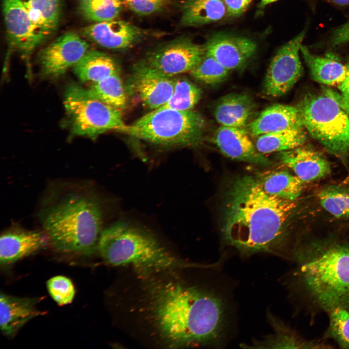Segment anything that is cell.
Instances as JSON below:
<instances>
[{"instance_id":"41","label":"cell","mask_w":349,"mask_h":349,"mask_svg":"<svg viewBox=\"0 0 349 349\" xmlns=\"http://www.w3.org/2000/svg\"><path fill=\"white\" fill-rule=\"evenodd\" d=\"M340 6H349V0H325Z\"/></svg>"},{"instance_id":"38","label":"cell","mask_w":349,"mask_h":349,"mask_svg":"<svg viewBox=\"0 0 349 349\" xmlns=\"http://www.w3.org/2000/svg\"><path fill=\"white\" fill-rule=\"evenodd\" d=\"M229 16H237L242 14L252 0H223Z\"/></svg>"},{"instance_id":"26","label":"cell","mask_w":349,"mask_h":349,"mask_svg":"<svg viewBox=\"0 0 349 349\" xmlns=\"http://www.w3.org/2000/svg\"><path fill=\"white\" fill-rule=\"evenodd\" d=\"M256 138L254 144L257 150L265 155L302 146L306 140V134L304 128L273 132Z\"/></svg>"},{"instance_id":"28","label":"cell","mask_w":349,"mask_h":349,"mask_svg":"<svg viewBox=\"0 0 349 349\" xmlns=\"http://www.w3.org/2000/svg\"><path fill=\"white\" fill-rule=\"evenodd\" d=\"M88 90L95 97L113 108L121 111L127 106L128 97L119 73L93 83Z\"/></svg>"},{"instance_id":"36","label":"cell","mask_w":349,"mask_h":349,"mask_svg":"<svg viewBox=\"0 0 349 349\" xmlns=\"http://www.w3.org/2000/svg\"><path fill=\"white\" fill-rule=\"evenodd\" d=\"M169 0H126L130 10L139 16H148L160 11Z\"/></svg>"},{"instance_id":"24","label":"cell","mask_w":349,"mask_h":349,"mask_svg":"<svg viewBox=\"0 0 349 349\" xmlns=\"http://www.w3.org/2000/svg\"><path fill=\"white\" fill-rule=\"evenodd\" d=\"M73 71L82 82H98L119 73L115 60L105 53L88 50L73 66Z\"/></svg>"},{"instance_id":"18","label":"cell","mask_w":349,"mask_h":349,"mask_svg":"<svg viewBox=\"0 0 349 349\" xmlns=\"http://www.w3.org/2000/svg\"><path fill=\"white\" fill-rule=\"evenodd\" d=\"M304 128L297 107L280 104L265 109L246 127L250 136L254 138L273 132Z\"/></svg>"},{"instance_id":"19","label":"cell","mask_w":349,"mask_h":349,"mask_svg":"<svg viewBox=\"0 0 349 349\" xmlns=\"http://www.w3.org/2000/svg\"><path fill=\"white\" fill-rule=\"evenodd\" d=\"M280 161L303 182L323 178L331 172L329 161L313 149L302 147L278 153Z\"/></svg>"},{"instance_id":"30","label":"cell","mask_w":349,"mask_h":349,"mask_svg":"<svg viewBox=\"0 0 349 349\" xmlns=\"http://www.w3.org/2000/svg\"><path fill=\"white\" fill-rule=\"evenodd\" d=\"M202 95L201 89L188 79H175L172 95L167 102L157 109L191 110L200 100Z\"/></svg>"},{"instance_id":"31","label":"cell","mask_w":349,"mask_h":349,"mask_svg":"<svg viewBox=\"0 0 349 349\" xmlns=\"http://www.w3.org/2000/svg\"><path fill=\"white\" fill-rule=\"evenodd\" d=\"M123 0H79V9L87 19L99 22L116 19L123 9Z\"/></svg>"},{"instance_id":"11","label":"cell","mask_w":349,"mask_h":349,"mask_svg":"<svg viewBox=\"0 0 349 349\" xmlns=\"http://www.w3.org/2000/svg\"><path fill=\"white\" fill-rule=\"evenodd\" d=\"M4 22L12 47L27 62L35 49L46 38L32 21L22 0H2Z\"/></svg>"},{"instance_id":"14","label":"cell","mask_w":349,"mask_h":349,"mask_svg":"<svg viewBox=\"0 0 349 349\" xmlns=\"http://www.w3.org/2000/svg\"><path fill=\"white\" fill-rule=\"evenodd\" d=\"M214 141L221 152L232 159L259 166L271 164L257 150L246 128L221 126L215 132Z\"/></svg>"},{"instance_id":"37","label":"cell","mask_w":349,"mask_h":349,"mask_svg":"<svg viewBox=\"0 0 349 349\" xmlns=\"http://www.w3.org/2000/svg\"><path fill=\"white\" fill-rule=\"evenodd\" d=\"M329 43L333 47L349 43V21L333 32L330 38Z\"/></svg>"},{"instance_id":"4","label":"cell","mask_w":349,"mask_h":349,"mask_svg":"<svg viewBox=\"0 0 349 349\" xmlns=\"http://www.w3.org/2000/svg\"><path fill=\"white\" fill-rule=\"evenodd\" d=\"M97 251L110 265L129 266L145 272L204 266L176 258L151 233L125 221L117 222L103 230Z\"/></svg>"},{"instance_id":"27","label":"cell","mask_w":349,"mask_h":349,"mask_svg":"<svg viewBox=\"0 0 349 349\" xmlns=\"http://www.w3.org/2000/svg\"><path fill=\"white\" fill-rule=\"evenodd\" d=\"M33 23L47 37L59 20L60 0H22Z\"/></svg>"},{"instance_id":"7","label":"cell","mask_w":349,"mask_h":349,"mask_svg":"<svg viewBox=\"0 0 349 349\" xmlns=\"http://www.w3.org/2000/svg\"><path fill=\"white\" fill-rule=\"evenodd\" d=\"M304 127L327 150L337 155L349 151V116L323 91L306 95L297 106Z\"/></svg>"},{"instance_id":"1","label":"cell","mask_w":349,"mask_h":349,"mask_svg":"<svg viewBox=\"0 0 349 349\" xmlns=\"http://www.w3.org/2000/svg\"><path fill=\"white\" fill-rule=\"evenodd\" d=\"M224 198L221 226L227 244L244 256L280 254L285 228L297 206L295 200L267 193L251 175L235 179Z\"/></svg>"},{"instance_id":"25","label":"cell","mask_w":349,"mask_h":349,"mask_svg":"<svg viewBox=\"0 0 349 349\" xmlns=\"http://www.w3.org/2000/svg\"><path fill=\"white\" fill-rule=\"evenodd\" d=\"M255 178L267 193L288 200H296L303 187L304 182L295 174L283 170L259 173Z\"/></svg>"},{"instance_id":"8","label":"cell","mask_w":349,"mask_h":349,"mask_svg":"<svg viewBox=\"0 0 349 349\" xmlns=\"http://www.w3.org/2000/svg\"><path fill=\"white\" fill-rule=\"evenodd\" d=\"M63 105L72 133L92 140L124 127L121 111L93 96L88 89L73 83L67 88Z\"/></svg>"},{"instance_id":"3","label":"cell","mask_w":349,"mask_h":349,"mask_svg":"<svg viewBox=\"0 0 349 349\" xmlns=\"http://www.w3.org/2000/svg\"><path fill=\"white\" fill-rule=\"evenodd\" d=\"M38 213L43 232L55 249L84 255L97 251L103 210L93 192L81 186L56 188L46 196Z\"/></svg>"},{"instance_id":"12","label":"cell","mask_w":349,"mask_h":349,"mask_svg":"<svg viewBox=\"0 0 349 349\" xmlns=\"http://www.w3.org/2000/svg\"><path fill=\"white\" fill-rule=\"evenodd\" d=\"M89 45L74 32L66 33L41 50L38 62L41 73L50 79L63 75L88 51Z\"/></svg>"},{"instance_id":"10","label":"cell","mask_w":349,"mask_h":349,"mask_svg":"<svg viewBox=\"0 0 349 349\" xmlns=\"http://www.w3.org/2000/svg\"><path fill=\"white\" fill-rule=\"evenodd\" d=\"M306 33L304 30L281 47L272 59L263 85L266 95H283L295 85L302 73L299 56L300 48Z\"/></svg>"},{"instance_id":"6","label":"cell","mask_w":349,"mask_h":349,"mask_svg":"<svg viewBox=\"0 0 349 349\" xmlns=\"http://www.w3.org/2000/svg\"><path fill=\"white\" fill-rule=\"evenodd\" d=\"M205 121L193 110L155 109L117 131L167 147H196L204 140Z\"/></svg>"},{"instance_id":"16","label":"cell","mask_w":349,"mask_h":349,"mask_svg":"<svg viewBox=\"0 0 349 349\" xmlns=\"http://www.w3.org/2000/svg\"><path fill=\"white\" fill-rule=\"evenodd\" d=\"M85 37L98 45L111 49L129 48L140 41L144 32L127 21L116 19L95 22L85 27Z\"/></svg>"},{"instance_id":"13","label":"cell","mask_w":349,"mask_h":349,"mask_svg":"<svg viewBox=\"0 0 349 349\" xmlns=\"http://www.w3.org/2000/svg\"><path fill=\"white\" fill-rule=\"evenodd\" d=\"M175 79L144 64L134 66L130 85L143 104L152 110L163 105L172 95Z\"/></svg>"},{"instance_id":"35","label":"cell","mask_w":349,"mask_h":349,"mask_svg":"<svg viewBox=\"0 0 349 349\" xmlns=\"http://www.w3.org/2000/svg\"><path fill=\"white\" fill-rule=\"evenodd\" d=\"M49 294L59 305L71 303L74 297L75 291L71 281L63 276H56L47 282Z\"/></svg>"},{"instance_id":"34","label":"cell","mask_w":349,"mask_h":349,"mask_svg":"<svg viewBox=\"0 0 349 349\" xmlns=\"http://www.w3.org/2000/svg\"><path fill=\"white\" fill-rule=\"evenodd\" d=\"M343 307L329 310L330 332L342 348L349 349V311Z\"/></svg>"},{"instance_id":"22","label":"cell","mask_w":349,"mask_h":349,"mask_svg":"<svg viewBox=\"0 0 349 349\" xmlns=\"http://www.w3.org/2000/svg\"><path fill=\"white\" fill-rule=\"evenodd\" d=\"M300 52L312 79L321 84L337 86L343 81L347 74V65L330 57L314 54L302 45Z\"/></svg>"},{"instance_id":"20","label":"cell","mask_w":349,"mask_h":349,"mask_svg":"<svg viewBox=\"0 0 349 349\" xmlns=\"http://www.w3.org/2000/svg\"><path fill=\"white\" fill-rule=\"evenodd\" d=\"M38 299L18 298L5 294L0 297V325L4 335L14 336L29 320L44 314L38 310Z\"/></svg>"},{"instance_id":"17","label":"cell","mask_w":349,"mask_h":349,"mask_svg":"<svg viewBox=\"0 0 349 349\" xmlns=\"http://www.w3.org/2000/svg\"><path fill=\"white\" fill-rule=\"evenodd\" d=\"M48 243V238L44 232L12 227L0 236V264H11L42 249Z\"/></svg>"},{"instance_id":"29","label":"cell","mask_w":349,"mask_h":349,"mask_svg":"<svg viewBox=\"0 0 349 349\" xmlns=\"http://www.w3.org/2000/svg\"><path fill=\"white\" fill-rule=\"evenodd\" d=\"M269 321L273 333L263 340L254 341L244 348L257 349L298 348L306 345L299 338L279 319L268 314Z\"/></svg>"},{"instance_id":"5","label":"cell","mask_w":349,"mask_h":349,"mask_svg":"<svg viewBox=\"0 0 349 349\" xmlns=\"http://www.w3.org/2000/svg\"><path fill=\"white\" fill-rule=\"evenodd\" d=\"M300 274L322 307L330 310L349 306V244L331 246L303 262Z\"/></svg>"},{"instance_id":"39","label":"cell","mask_w":349,"mask_h":349,"mask_svg":"<svg viewBox=\"0 0 349 349\" xmlns=\"http://www.w3.org/2000/svg\"><path fill=\"white\" fill-rule=\"evenodd\" d=\"M323 91L333 98L340 107L349 116V101L341 94L331 89L324 88Z\"/></svg>"},{"instance_id":"33","label":"cell","mask_w":349,"mask_h":349,"mask_svg":"<svg viewBox=\"0 0 349 349\" xmlns=\"http://www.w3.org/2000/svg\"><path fill=\"white\" fill-rule=\"evenodd\" d=\"M229 71L206 51L200 62L190 74L195 79L204 84L215 85L224 81Z\"/></svg>"},{"instance_id":"23","label":"cell","mask_w":349,"mask_h":349,"mask_svg":"<svg viewBox=\"0 0 349 349\" xmlns=\"http://www.w3.org/2000/svg\"><path fill=\"white\" fill-rule=\"evenodd\" d=\"M226 13L223 0H185L180 23L185 27L202 26L221 20Z\"/></svg>"},{"instance_id":"21","label":"cell","mask_w":349,"mask_h":349,"mask_svg":"<svg viewBox=\"0 0 349 349\" xmlns=\"http://www.w3.org/2000/svg\"><path fill=\"white\" fill-rule=\"evenodd\" d=\"M256 104L244 93L228 94L216 104L213 114L221 126L246 128L255 117Z\"/></svg>"},{"instance_id":"40","label":"cell","mask_w":349,"mask_h":349,"mask_svg":"<svg viewBox=\"0 0 349 349\" xmlns=\"http://www.w3.org/2000/svg\"><path fill=\"white\" fill-rule=\"evenodd\" d=\"M347 74L344 79L341 82L337 87L341 94L349 101V62L347 64Z\"/></svg>"},{"instance_id":"9","label":"cell","mask_w":349,"mask_h":349,"mask_svg":"<svg viewBox=\"0 0 349 349\" xmlns=\"http://www.w3.org/2000/svg\"><path fill=\"white\" fill-rule=\"evenodd\" d=\"M206 53L205 45L180 37L164 43L149 52L140 61L170 76L190 72Z\"/></svg>"},{"instance_id":"2","label":"cell","mask_w":349,"mask_h":349,"mask_svg":"<svg viewBox=\"0 0 349 349\" xmlns=\"http://www.w3.org/2000/svg\"><path fill=\"white\" fill-rule=\"evenodd\" d=\"M152 311L161 336L171 346H217L224 337L225 305L214 291L168 282L154 291Z\"/></svg>"},{"instance_id":"15","label":"cell","mask_w":349,"mask_h":349,"mask_svg":"<svg viewBox=\"0 0 349 349\" xmlns=\"http://www.w3.org/2000/svg\"><path fill=\"white\" fill-rule=\"evenodd\" d=\"M204 45L206 52L229 71L243 67L257 49L248 38L222 34L213 36Z\"/></svg>"},{"instance_id":"32","label":"cell","mask_w":349,"mask_h":349,"mask_svg":"<svg viewBox=\"0 0 349 349\" xmlns=\"http://www.w3.org/2000/svg\"><path fill=\"white\" fill-rule=\"evenodd\" d=\"M318 198L323 208L336 218L349 216V188L330 185L322 189Z\"/></svg>"}]
</instances>
